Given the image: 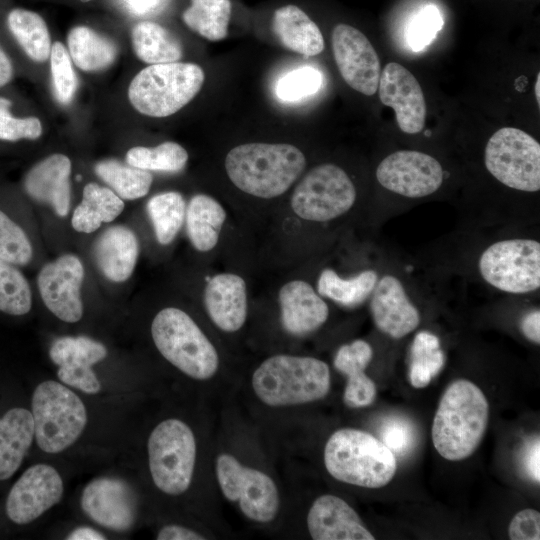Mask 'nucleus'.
Returning <instances> with one entry per match:
<instances>
[{"mask_svg": "<svg viewBox=\"0 0 540 540\" xmlns=\"http://www.w3.org/2000/svg\"><path fill=\"white\" fill-rule=\"evenodd\" d=\"M107 355L106 347L89 337H60L49 350V356L58 366L57 375L61 382L87 394L101 390L92 365L102 361Z\"/></svg>", "mask_w": 540, "mask_h": 540, "instance_id": "obj_19", "label": "nucleus"}, {"mask_svg": "<svg viewBox=\"0 0 540 540\" xmlns=\"http://www.w3.org/2000/svg\"><path fill=\"white\" fill-rule=\"evenodd\" d=\"M204 305L211 321L222 331L236 332L247 317V289L244 279L233 273L210 278L204 289Z\"/></svg>", "mask_w": 540, "mask_h": 540, "instance_id": "obj_22", "label": "nucleus"}, {"mask_svg": "<svg viewBox=\"0 0 540 540\" xmlns=\"http://www.w3.org/2000/svg\"><path fill=\"white\" fill-rule=\"evenodd\" d=\"M34 437L39 448L57 454L74 444L87 424L86 407L79 396L65 385L48 380L32 395Z\"/></svg>", "mask_w": 540, "mask_h": 540, "instance_id": "obj_7", "label": "nucleus"}, {"mask_svg": "<svg viewBox=\"0 0 540 540\" xmlns=\"http://www.w3.org/2000/svg\"><path fill=\"white\" fill-rule=\"evenodd\" d=\"M279 303L283 328L296 336L317 330L329 315L326 302L303 280L284 284L279 291Z\"/></svg>", "mask_w": 540, "mask_h": 540, "instance_id": "obj_23", "label": "nucleus"}, {"mask_svg": "<svg viewBox=\"0 0 540 540\" xmlns=\"http://www.w3.org/2000/svg\"><path fill=\"white\" fill-rule=\"evenodd\" d=\"M356 200L355 186L347 173L332 163L312 168L291 197L295 214L308 221L326 222L348 212Z\"/></svg>", "mask_w": 540, "mask_h": 540, "instance_id": "obj_11", "label": "nucleus"}, {"mask_svg": "<svg viewBox=\"0 0 540 540\" xmlns=\"http://www.w3.org/2000/svg\"><path fill=\"white\" fill-rule=\"evenodd\" d=\"M32 255V246L24 230L0 210V259L15 266H25Z\"/></svg>", "mask_w": 540, "mask_h": 540, "instance_id": "obj_42", "label": "nucleus"}, {"mask_svg": "<svg viewBox=\"0 0 540 540\" xmlns=\"http://www.w3.org/2000/svg\"><path fill=\"white\" fill-rule=\"evenodd\" d=\"M71 161L53 154L35 164L24 178V189L34 200L49 204L58 216H66L70 206Z\"/></svg>", "mask_w": 540, "mask_h": 540, "instance_id": "obj_24", "label": "nucleus"}, {"mask_svg": "<svg viewBox=\"0 0 540 540\" xmlns=\"http://www.w3.org/2000/svg\"><path fill=\"white\" fill-rule=\"evenodd\" d=\"M489 421V404L473 382L458 379L443 393L431 436L436 451L449 461L471 456L480 445Z\"/></svg>", "mask_w": 540, "mask_h": 540, "instance_id": "obj_1", "label": "nucleus"}, {"mask_svg": "<svg viewBox=\"0 0 540 540\" xmlns=\"http://www.w3.org/2000/svg\"><path fill=\"white\" fill-rule=\"evenodd\" d=\"M81 2H89V1H92V0H79Z\"/></svg>", "mask_w": 540, "mask_h": 540, "instance_id": "obj_54", "label": "nucleus"}, {"mask_svg": "<svg viewBox=\"0 0 540 540\" xmlns=\"http://www.w3.org/2000/svg\"><path fill=\"white\" fill-rule=\"evenodd\" d=\"M158 540H203L201 534L196 531L180 526L167 525L164 526L157 534Z\"/></svg>", "mask_w": 540, "mask_h": 540, "instance_id": "obj_49", "label": "nucleus"}, {"mask_svg": "<svg viewBox=\"0 0 540 540\" xmlns=\"http://www.w3.org/2000/svg\"><path fill=\"white\" fill-rule=\"evenodd\" d=\"M217 481L223 495L238 502L242 513L255 522L272 521L279 510L276 484L264 472L242 465L230 454L216 460Z\"/></svg>", "mask_w": 540, "mask_h": 540, "instance_id": "obj_12", "label": "nucleus"}, {"mask_svg": "<svg viewBox=\"0 0 540 540\" xmlns=\"http://www.w3.org/2000/svg\"><path fill=\"white\" fill-rule=\"evenodd\" d=\"M7 25L25 54L35 62L50 57L51 40L44 19L36 12L14 8L7 15Z\"/></svg>", "mask_w": 540, "mask_h": 540, "instance_id": "obj_33", "label": "nucleus"}, {"mask_svg": "<svg viewBox=\"0 0 540 540\" xmlns=\"http://www.w3.org/2000/svg\"><path fill=\"white\" fill-rule=\"evenodd\" d=\"M252 388L268 406L314 402L328 394L330 370L324 361L314 357L278 354L254 371Z\"/></svg>", "mask_w": 540, "mask_h": 540, "instance_id": "obj_3", "label": "nucleus"}, {"mask_svg": "<svg viewBox=\"0 0 540 540\" xmlns=\"http://www.w3.org/2000/svg\"><path fill=\"white\" fill-rule=\"evenodd\" d=\"M50 71L54 96L61 104L70 103L77 89V77L70 55L60 42L51 46Z\"/></svg>", "mask_w": 540, "mask_h": 540, "instance_id": "obj_44", "label": "nucleus"}, {"mask_svg": "<svg viewBox=\"0 0 540 540\" xmlns=\"http://www.w3.org/2000/svg\"><path fill=\"white\" fill-rule=\"evenodd\" d=\"M331 43L335 63L344 81L363 95L375 94L381 65L368 38L353 26L338 24L332 31Z\"/></svg>", "mask_w": 540, "mask_h": 540, "instance_id": "obj_14", "label": "nucleus"}, {"mask_svg": "<svg viewBox=\"0 0 540 540\" xmlns=\"http://www.w3.org/2000/svg\"><path fill=\"white\" fill-rule=\"evenodd\" d=\"M273 31L285 48L303 56H316L324 49L319 27L295 5H286L275 11Z\"/></svg>", "mask_w": 540, "mask_h": 540, "instance_id": "obj_28", "label": "nucleus"}, {"mask_svg": "<svg viewBox=\"0 0 540 540\" xmlns=\"http://www.w3.org/2000/svg\"><path fill=\"white\" fill-rule=\"evenodd\" d=\"M484 161L503 185L523 192L540 190V144L527 132L513 127L497 130L486 144Z\"/></svg>", "mask_w": 540, "mask_h": 540, "instance_id": "obj_10", "label": "nucleus"}, {"mask_svg": "<svg viewBox=\"0 0 540 540\" xmlns=\"http://www.w3.org/2000/svg\"><path fill=\"white\" fill-rule=\"evenodd\" d=\"M370 296L373 322L385 335L400 339L419 326L420 313L396 276L386 274L378 279Z\"/></svg>", "mask_w": 540, "mask_h": 540, "instance_id": "obj_20", "label": "nucleus"}, {"mask_svg": "<svg viewBox=\"0 0 540 540\" xmlns=\"http://www.w3.org/2000/svg\"><path fill=\"white\" fill-rule=\"evenodd\" d=\"M445 356L439 338L428 331L416 334L410 348L409 380L413 387L424 388L442 370Z\"/></svg>", "mask_w": 540, "mask_h": 540, "instance_id": "obj_37", "label": "nucleus"}, {"mask_svg": "<svg viewBox=\"0 0 540 540\" xmlns=\"http://www.w3.org/2000/svg\"><path fill=\"white\" fill-rule=\"evenodd\" d=\"M372 356V347L361 339L342 345L336 352L334 367L347 377L343 400L348 407H366L376 398V385L365 373Z\"/></svg>", "mask_w": 540, "mask_h": 540, "instance_id": "obj_25", "label": "nucleus"}, {"mask_svg": "<svg viewBox=\"0 0 540 540\" xmlns=\"http://www.w3.org/2000/svg\"><path fill=\"white\" fill-rule=\"evenodd\" d=\"M84 268L78 257L65 254L42 267L38 288L45 306L60 320L79 321L83 314L80 288Z\"/></svg>", "mask_w": 540, "mask_h": 540, "instance_id": "obj_16", "label": "nucleus"}, {"mask_svg": "<svg viewBox=\"0 0 540 540\" xmlns=\"http://www.w3.org/2000/svg\"><path fill=\"white\" fill-rule=\"evenodd\" d=\"M539 87H540V74L538 73L537 78H536V82H535V97H536L538 105H540Z\"/></svg>", "mask_w": 540, "mask_h": 540, "instance_id": "obj_53", "label": "nucleus"}, {"mask_svg": "<svg viewBox=\"0 0 540 540\" xmlns=\"http://www.w3.org/2000/svg\"><path fill=\"white\" fill-rule=\"evenodd\" d=\"M512 540H539L540 514L534 509H523L512 518L508 528Z\"/></svg>", "mask_w": 540, "mask_h": 540, "instance_id": "obj_47", "label": "nucleus"}, {"mask_svg": "<svg viewBox=\"0 0 540 540\" xmlns=\"http://www.w3.org/2000/svg\"><path fill=\"white\" fill-rule=\"evenodd\" d=\"M124 209L123 200L111 189L88 183L81 203L72 216L73 228L82 233L97 230L103 222L113 221Z\"/></svg>", "mask_w": 540, "mask_h": 540, "instance_id": "obj_30", "label": "nucleus"}, {"mask_svg": "<svg viewBox=\"0 0 540 540\" xmlns=\"http://www.w3.org/2000/svg\"><path fill=\"white\" fill-rule=\"evenodd\" d=\"M187 160V151L172 141L156 147H133L126 153L127 164L147 171L177 172L185 167Z\"/></svg>", "mask_w": 540, "mask_h": 540, "instance_id": "obj_39", "label": "nucleus"}, {"mask_svg": "<svg viewBox=\"0 0 540 540\" xmlns=\"http://www.w3.org/2000/svg\"><path fill=\"white\" fill-rule=\"evenodd\" d=\"M443 26V18L434 5H426L414 13L405 28V40L413 52L422 51L435 39Z\"/></svg>", "mask_w": 540, "mask_h": 540, "instance_id": "obj_43", "label": "nucleus"}, {"mask_svg": "<svg viewBox=\"0 0 540 540\" xmlns=\"http://www.w3.org/2000/svg\"><path fill=\"white\" fill-rule=\"evenodd\" d=\"M13 77V65L11 60L0 47V88L11 81Z\"/></svg>", "mask_w": 540, "mask_h": 540, "instance_id": "obj_51", "label": "nucleus"}, {"mask_svg": "<svg viewBox=\"0 0 540 540\" xmlns=\"http://www.w3.org/2000/svg\"><path fill=\"white\" fill-rule=\"evenodd\" d=\"M11 101L0 96V140H34L42 134V124L36 117L15 118L9 111Z\"/></svg>", "mask_w": 540, "mask_h": 540, "instance_id": "obj_45", "label": "nucleus"}, {"mask_svg": "<svg viewBox=\"0 0 540 540\" xmlns=\"http://www.w3.org/2000/svg\"><path fill=\"white\" fill-rule=\"evenodd\" d=\"M523 335L535 344L540 343V311L538 309L527 313L520 325Z\"/></svg>", "mask_w": 540, "mask_h": 540, "instance_id": "obj_50", "label": "nucleus"}, {"mask_svg": "<svg viewBox=\"0 0 540 540\" xmlns=\"http://www.w3.org/2000/svg\"><path fill=\"white\" fill-rule=\"evenodd\" d=\"M540 440L534 437L526 446L523 456V465L526 473L534 481L540 482Z\"/></svg>", "mask_w": 540, "mask_h": 540, "instance_id": "obj_48", "label": "nucleus"}, {"mask_svg": "<svg viewBox=\"0 0 540 540\" xmlns=\"http://www.w3.org/2000/svg\"><path fill=\"white\" fill-rule=\"evenodd\" d=\"M138 254L136 235L122 225L106 229L93 246L96 265L102 274L113 282H123L131 276Z\"/></svg>", "mask_w": 540, "mask_h": 540, "instance_id": "obj_26", "label": "nucleus"}, {"mask_svg": "<svg viewBox=\"0 0 540 540\" xmlns=\"http://www.w3.org/2000/svg\"><path fill=\"white\" fill-rule=\"evenodd\" d=\"M478 268L481 277L502 292H534L540 287V243L529 238L497 241L482 252Z\"/></svg>", "mask_w": 540, "mask_h": 540, "instance_id": "obj_9", "label": "nucleus"}, {"mask_svg": "<svg viewBox=\"0 0 540 540\" xmlns=\"http://www.w3.org/2000/svg\"><path fill=\"white\" fill-rule=\"evenodd\" d=\"M378 90L382 104L394 109L402 132L417 134L423 130L426 118L424 94L407 68L396 62L387 63L380 74Z\"/></svg>", "mask_w": 540, "mask_h": 540, "instance_id": "obj_18", "label": "nucleus"}, {"mask_svg": "<svg viewBox=\"0 0 540 540\" xmlns=\"http://www.w3.org/2000/svg\"><path fill=\"white\" fill-rule=\"evenodd\" d=\"M307 527L314 540H374L357 512L342 498L325 494L312 504Z\"/></svg>", "mask_w": 540, "mask_h": 540, "instance_id": "obj_21", "label": "nucleus"}, {"mask_svg": "<svg viewBox=\"0 0 540 540\" xmlns=\"http://www.w3.org/2000/svg\"><path fill=\"white\" fill-rule=\"evenodd\" d=\"M83 512L95 523L114 531H126L136 517V500L130 486L123 480L101 477L83 489Z\"/></svg>", "mask_w": 540, "mask_h": 540, "instance_id": "obj_17", "label": "nucleus"}, {"mask_svg": "<svg viewBox=\"0 0 540 540\" xmlns=\"http://www.w3.org/2000/svg\"><path fill=\"white\" fill-rule=\"evenodd\" d=\"M385 189L408 198H422L442 185L444 172L433 156L416 150H399L385 157L376 169Z\"/></svg>", "mask_w": 540, "mask_h": 540, "instance_id": "obj_13", "label": "nucleus"}, {"mask_svg": "<svg viewBox=\"0 0 540 540\" xmlns=\"http://www.w3.org/2000/svg\"><path fill=\"white\" fill-rule=\"evenodd\" d=\"M204 80V71L194 63L153 64L132 79L128 98L141 114L167 117L187 105L198 94Z\"/></svg>", "mask_w": 540, "mask_h": 540, "instance_id": "obj_5", "label": "nucleus"}, {"mask_svg": "<svg viewBox=\"0 0 540 540\" xmlns=\"http://www.w3.org/2000/svg\"><path fill=\"white\" fill-rule=\"evenodd\" d=\"M306 166L304 154L290 144L247 143L225 158L226 173L241 191L259 198L286 192Z\"/></svg>", "mask_w": 540, "mask_h": 540, "instance_id": "obj_2", "label": "nucleus"}, {"mask_svg": "<svg viewBox=\"0 0 540 540\" xmlns=\"http://www.w3.org/2000/svg\"><path fill=\"white\" fill-rule=\"evenodd\" d=\"M63 492L58 471L48 464H35L12 486L6 500V514L18 525L28 524L60 502Z\"/></svg>", "mask_w": 540, "mask_h": 540, "instance_id": "obj_15", "label": "nucleus"}, {"mask_svg": "<svg viewBox=\"0 0 540 540\" xmlns=\"http://www.w3.org/2000/svg\"><path fill=\"white\" fill-rule=\"evenodd\" d=\"M147 451L155 486L168 495L184 493L191 484L196 462V440L191 428L175 418L160 422L148 438Z\"/></svg>", "mask_w": 540, "mask_h": 540, "instance_id": "obj_8", "label": "nucleus"}, {"mask_svg": "<svg viewBox=\"0 0 540 540\" xmlns=\"http://www.w3.org/2000/svg\"><path fill=\"white\" fill-rule=\"evenodd\" d=\"M33 439L34 420L29 410L15 407L0 418V481L19 469Z\"/></svg>", "mask_w": 540, "mask_h": 540, "instance_id": "obj_27", "label": "nucleus"}, {"mask_svg": "<svg viewBox=\"0 0 540 540\" xmlns=\"http://www.w3.org/2000/svg\"><path fill=\"white\" fill-rule=\"evenodd\" d=\"M31 307L32 294L25 276L15 265L0 259V311L21 316Z\"/></svg>", "mask_w": 540, "mask_h": 540, "instance_id": "obj_40", "label": "nucleus"}, {"mask_svg": "<svg viewBox=\"0 0 540 540\" xmlns=\"http://www.w3.org/2000/svg\"><path fill=\"white\" fill-rule=\"evenodd\" d=\"M69 540H103L105 537L97 530L90 527H79L74 529L69 536Z\"/></svg>", "mask_w": 540, "mask_h": 540, "instance_id": "obj_52", "label": "nucleus"}, {"mask_svg": "<svg viewBox=\"0 0 540 540\" xmlns=\"http://www.w3.org/2000/svg\"><path fill=\"white\" fill-rule=\"evenodd\" d=\"M378 279L377 273L371 269L349 279L341 278L332 269H324L319 275L317 290L320 296L342 306L355 307L371 295Z\"/></svg>", "mask_w": 540, "mask_h": 540, "instance_id": "obj_34", "label": "nucleus"}, {"mask_svg": "<svg viewBox=\"0 0 540 540\" xmlns=\"http://www.w3.org/2000/svg\"><path fill=\"white\" fill-rule=\"evenodd\" d=\"M186 229L193 247L201 252L213 249L226 220V211L213 197L198 194L186 208Z\"/></svg>", "mask_w": 540, "mask_h": 540, "instance_id": "obj_29", "label": "nucleus"}, {"mask_svg": "<svg viewBox=\"0 0 540 540\" xmlns=\"http://www.w3.org/2000/svg\"><path fill=\"white\" fill-rule=\"evenodd\" d=\"M131 41L136 56L149 65L177 62L183 54L180 41L153 21L138 22L132 28Z\"/></svg>", "mask_w": 540, "mask_h": 540, "instance_id": "obj_31", "label": "nucleus"}, {"mask_svg": "<svg viewBox=\"0 0 540 540\" xmlns=\"http://www.w3.org/2000/svg\"><path fill=\"white\" fill-rule=\"evenodd\" d=\"M230 0H191L183 12V22L209 41H220L228 34L231 17Z\"/></svg>", "mask_w": 540, "mask_h": 540, "instance_id": "obj_35", "label": "nucleus"}, {"mask_svg": "<svg viewBox=\"0 0 540 540\" xmlns=\"http://www.w3.org/2000/svg\"><path fill=\"white\" fill-rule=\"evenodd\" d=\"M324 463L336 480L365 488L386 486L397 470L395 455L381 440L354 428L339 429L329 437Z\"/></svg>", "mask_w": 540, "mask_h": 540, "instance_id": "obj_4", "label": "nucleus"}, {"mask_svg": "<svg viewBox=\"0 0 540 540\" xmlns=\"http://www.w3.org/2000/svg\"><path fill=\"white\" fill-rule=\"evenodd\" d=\"M381 438L394 455H403L413 447L415 431L406 419L390 418L382 425Z\"/></svg>", "mask_w": 540, "mask_h": 540, "instance_id": "obj_46", "label": "nucleus"}, {"mask_svg": "<svg viewBox=\"0 0 540 540\" xmlns=\"http://www.w3.org/2000/svg\"><path fill=\"white\" fill-rule=\"evenodd\" d=\"M146 208L157 241L162 245L171 243L185 218L186 204L183 196L176 191L159 193L149 199Z\"/></svg>", "mask_w": 540, "mask_h": 540, "instance_id": "obj_38", "label": "nucleus"}, {"mask_svg": "<svg viewBox=\"0 0 540 540\" xmlns=\"http://www.w3.org/2000/svg\"><path fill=\"white\" fill-rule=\"evenodd\" d=\"M94 171L121 199L126 200L145 196L153 181L149 171L123 164L115 159L98 162Z\"/></svg>", "mask_w": 540, "mask_h": 540, "instance_id": "obj_36", "label": "nucleus"}, {"mask_svg": "<svg viewBox=\"0 0 540 540\" xmlns=\"http://www.w3.org/2000/svg\"><path fill=\"white\" fill-rule=\"evenodd\" d=\"M67 44L70 58L86 72L107 68L117 56L116 45L87 26L73 27L68 33Z\"/></svg>", "mask_w": 540, "mask_h": 540, "instance_id": "obj_32", "label": "nucleus"}, {"mask_svg": "<svg viewBox=\"0 0 540 540\" xmlns=\"http://www.w3.org/2000/svg\"><path fill=\"white\" fill-rule=\"evenodd\" d=\"M322 85L321 71L313 66L305 65L281 75L276 81L274 91L280 102L292 104L315 95Z\"/></svg>", "mask_w": 540, "mask_h": 540, "instance_id": "obj_41", "label": "nucleus"}, {"mask_svg": "<svg viewBox=\"0 0 540 540\" xmlns=\"http://www.w3.org/2000/svg\"><path fill=\"white\" fill-rule=\"evenodd\" d=\"M151 335L161 355L185 375L207 380L219 367L218 353L195 321L183 310L168 307L154 317Z\"/></svg>", "mask_w": 540, "mask_h": 540, "instance_id": "obj_6", "label": "nucleus"}]
</instances>
